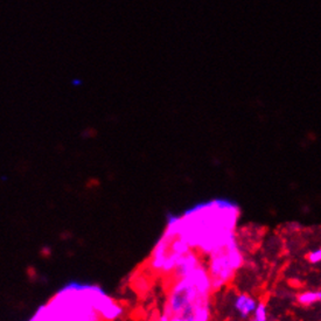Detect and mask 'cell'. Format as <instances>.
Wrapping results in <instances>:
<instances>
[{"label": "cell", "mask_w": 321, "mask_h": 321, "mask_svg": "<svg viewBox=\"0 0 321 321\" xmlns=\"http://www.w3.org/2000/svg\"><path fill=\"white\" fill-rule=\"evenodd\" d=\"M298 303L309 306L316 303H321V291H304L297 297Z\"/></svg>", "instance_id": "3"}, {"label": "cell", "mask_w": 321, "mask_h": 321, "mask_svg": "<svg viewBox=\"0 0 321 321\" xmlns=\"http://www.w3.org/2000/svg\"><path fill=\"white\" fill-rule=\"evenodd\" d=\"M307 259H309L310 263H313V264L321 263V248L311 251V253L307 255Z\"/></svg>", "instance_id": "5"}, {"label": "cell", "mask_w": 321, "mask_h": 321, "mask_svg": "<svg viewBox=\"0 0 321 321\" xmlns=\"http://www.w3.org/2000/svg\"><path fill=\"white\" fill-rule=\"evenodd\" d=\"M242 263L243 256L238 249L236 240L211 251L208 272H209L213 289H220L229 282Z\"/></svg>", "instance_id": "1"}, {"label": "cell", "mask_w": 321, "mask_h": 321, "mask_svg": "<svg viewBox=\"0 0 321 321\" xmlns=\"http://www.w3.org/2000/svg\"><path fill=\"white\" fill-rule=\"evenodd\" d=\"M258 305L257 300L247 293H240L234 298L233 307L241 319L246 320L253 316Z\"/></svg>", "instance_id": "2"}, {"label": "cell", "mask_w": 321, "mask_h": 321, "mask_svg": "<svg viewBox=\"0 0 321 321\" xmlns=\"http://www.w3.org/2000/svg\"><path fill=\"white\" fill-rule=\"evenodd\" d=\"M170 321H193L191 318L183 317V316H174L170 318Z\"/></svg>", "instance_id": "6"}, {"label": "cell", "mask_w": 321, "mask_h": 321, "mask_svg": "<svg viewBox=\"0 0 321 321\" xmlns=\"http://www.w3.org/2000/svg\"><path fill=\"white\" fill-rule=\"evenodd\" d=\"M250 321H267V309L264 303H258Z\"/></svg>", "instance_id": "4"}]
</instances>
